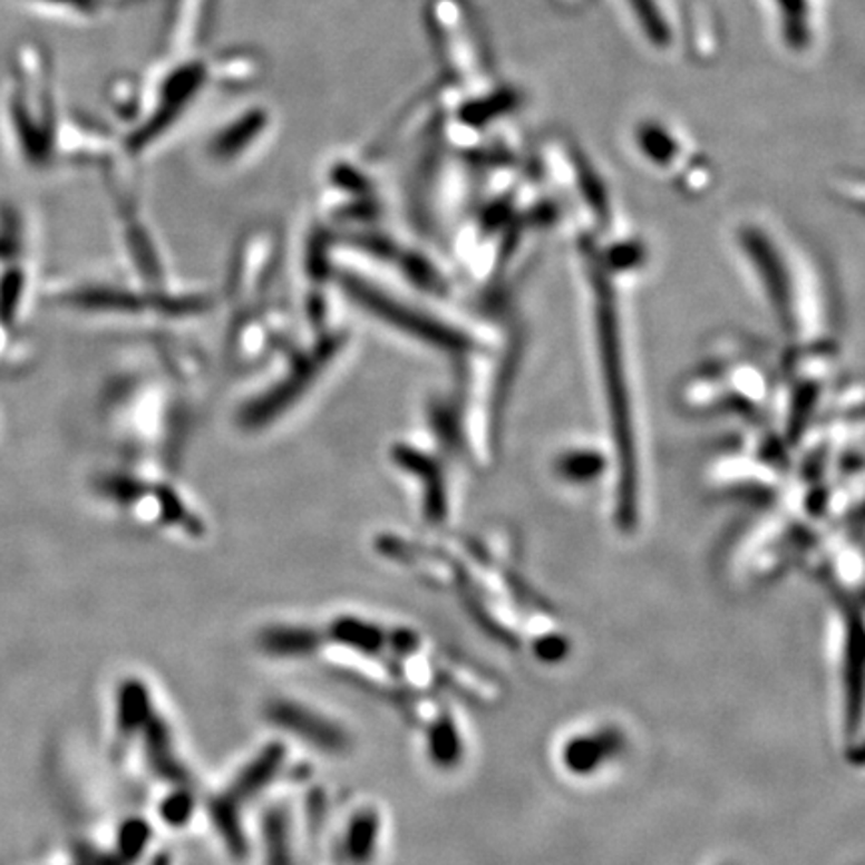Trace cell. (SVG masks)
<instances>
[{"mask_svg": "<svg viewBox=\"0 0 865 865\" xmlns=\"http://www.w3.org/2000/svg\"><path fill=\"white\" fill-rule=\"evenodd\" d=\"M341 347L343 334H327L315 349L297 354L289 373L276 387L261 395L253 404L246 405L239 414V424L246 429H259L276 421L313 387L317 379L323 375L324 367L339 354Z\"/></svg>", "mask_w": 865, "mask_h": 865, "instance_id": "cell-1", "label": "cell"}, {"mask_svg": "<svg viewBox=\"0 0 865 865\" xmlns=\"http://www.w3.org/2000/svg\"><path fill=\"white\" fill-rule=\"evenodd\" d=\"M344 293L354 299L367 313L379 317L383 323L391 324L397 331L411 334L425 343L441 347V349H463L467 341L447 324L437 323L435 317H429L419 309L397 301L393 297L377 291L373 285H367L361 279L347 276L343 281Z\"/></svg>", "mask_w": 865, "mask_h": 865, "instance_id": "cell-2", "label": "cell"}, {"mask_svg": "<svg viewBox=\"0 0 865 865\" xmlns=\"http://www.w3.org/2000/svg\"><path fill=\"white\" fill-rule=\"evenodd\" d=\"M57 303L72 309H85V311H118V313H125V311L137 313V311L155 309L158 313H167V315H191V313L195 315L211 307L207 297H145L108 289V286H85V289L62 291L57 295Z\"/></svg>", "mask_w": 865, "mask_h": 865, "instance_id": "cell-3", "label": "cell"}, {"mask_svg": "<svg viewBox=\"0 0 865 865\" xmlns=\"http://www.w3.org/2000/svg\"><path fill=\"white\" fill-rule=\"evenodd\" d=\"M269 718L273 719L276 726H281L286 731H293L299 738L324 751L334 754V751H343L349 746L347 733L337 723L319 716L317 711L301 708L293 701H279L275 706H271Z\"/></svg>", "mask_w": 865, "mask_h": 865, "instance_id": "cell-4", "label": "cell"}, {"mask_svg": "<svg viewBox=\"0 0 865 865\" xmlns=\"http://www.w3.org/2000/svg\"><path fill=\"white\" fill-rule=\"evenodd\" d=\"M623 749V738L615 729H601L580 736L565 746L563 761L573 774H590L595 767L611 761Z\"/></svg>", "mask_w": 865, "mask_h": 865, "instance_id": "cell-5", "label": "cell"}, {"mask_svg": "<svg viewBox=\"0 0 865 865\" xmlns=\"http://www.w3.org/2000/svg\"><path fill=\"white\" fill-rule=\"evenodd\" d=\"M27 289L29 273L19 261L0 269V324L4 329L19 323L27 303Z\"/></svg>", "mask_w": 865, "mask_h": 865, "instance_id": "cell-6", "label": "cell"}, {"mask_svg": "<svg viewBox=\"0 0 865 865\" xmlns=\"http://www.w3.org/2000/svg\"><path fill=\"white\" fill-rule=\"evenodd\" d=\"M379 842V817L371 809L359 811L351 819L344 836V856L353 865L369 864Z\"/></svg>", "mask_w": 865, "mask_h": 865, "instance_id": "cell-7", "label": "cell"}, {"mask_svg": "<svg viewBox=\"0 0 865 865\" xmlns=\"http://www.w3.org/2000/svg\"><path fill=\"white\" fill-rule=\"evenodd\" d=\"M266 865H293L289 824L281 809H271L265 816Z\"/></svg>", "mask_w": 865, "mask_h": 865, "instance_id": "cell-8", "label": "cell"}, {"mask_svg": "<svg viewBox=\"0 0 865 865\" xmlns=\"http://www.w3.org/2000/svg\"><path fill=\"white\" fill-rule=\"evenodd\" d=\"M25 251V221L19 211L0 203V265L17 263Z\"/></svg>", "mask_w": 865, "mask_h": 865, "instance_id": "cell-9", "label": "cell"}, {"mask_svg": "<svg viewBox=\"0 0 865 865\" xmlns=\"http://www.w3.org/2000/svg\"><path fill=\"white\" fill-rule=\"evenodd\" d=\"M261 128H263V118H261V115H256V117L255 115H251V117H246L245 120H239L235 127L229 128L226 133L216 137L215 145H213V153H215L218 158L236 157L239 153H243V150L249 147L251 138L259 137Z\"/></svg>", "mask_w": 865, "mask_h": 865, "instance_id": "cell-10", "label": "cell"}, {"mask_svg": "<svg viewBox=\"0 0 865 865\" xmlns=\"http://www.w3.org/2000/svg\"><path fill=\"white\" fill-rule=\"evenodd\" d=\"M429 754L441 766H451L461 757V739L453 719L443 718L429 731Z\"/></svg>", "mask_w": 865, "mask_h": 865, "instance_id": "cell-11", "label": "cell"}, {"mask_svg": "<svg viewBox=\"0 0 865 865\" xmlns=\"http://www.w3.org/2000/svg\"><path fill=\"white\" fill-rule=\"evenodd\" d=\"M333 633L337 640L347 643L349 648L361 649L369 653H377L385 645L383 631L377 630L371 623L367 625L357 620L339 621L334 625Z\"/></svg>", "mask_w": 865, "mask_h": 865, "instance_id": "cell-12", "label": "cell"}, {"mask_svg": "<svg viewBox=\"0 0 865 865\" xmlns=\"http://www.w3.org/2000/svg\"><path fill=\"white\" fill-rule=\"evenodd\" d=\"M118 726L123 731H135L145 723L148 716L147 691L138 683H127L120 691L118 701Z\"/></svg>", "mask_w": 865, "mask_h": 865, "instance_id": "cell-13", "label": "cell"}, {"mask_svg": "<svg viewBox=\"0 0 865 865\" xmlns=\"http://www.w3.org/2000/svg\"><path fill=\"white\" fill-rule=\"evenodd\" d=\"M263 645L271 653H307L313 645V633L307 630H271L266 631Z\"/></svg>", "mask_w": 865, "mask_h": 865, "instance_id": "cell-14", "label": "cell"}, {"mask_svg": "<svg viewBox=\"0 0 865 865\" xmlns=\"http://www.w3.org/2000/svg\"><path fill=\"white\" fill-rule=\"evenodd\" d=\"M191 809H193L191 797L185 796V794H175V796L168 797L167 801L163 804V816H165L168 824L181 826V824L187 822Z\"/></svg>", "mask_w": 865, "mask_h": 865, "instance_id": "cell-15", "label": "cell"}, {"mask_svg": "<svg viewBox=\"0 0 865 865\" xmlns=\"http://www.w3.org/2000/svg\"><path fill=\"white\" fill-rule=\"evenodd\" d=\"M155 865H167V864H165V859H158L157 864Z\"/></svg>", "mask_w": 865, "mask_h": 865, "instance_id": "cell-16", "label": "cell"}]
</instances>
